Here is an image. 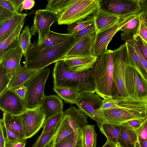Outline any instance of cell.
<instances>
[{
	"label": "cell",
	"mask_w": 147,
	"mask_h": 147,
	"mask_svg": "<svg viewBox=\"0 0 147 147\" xmlns=\"http://www.w3.org/2000/svg\"><path fill=\"white\" fill-rule=\"evenodd\" d=\"M95 35L94 33L87 35L75 42L62 59L70 57L93 56L92 48Z\"/></svg>",
	"instance_id": "cell-16"
},
{
	"label": "cell",
	"mask_w": 147,
	"mask_h": 147,
	"mask_svg": "<svg viewBox=\"0 0 147 147\" xmlns=\"http://www.w3.org/2000/svg\"><path fill=\"white\" fill-rule=\"evenodd\" d=\"M39 71L29 69L20 64L12 76L8 89H11L16 86L24 84Z\"/></svg>",
	"instance_id": "cell-24"
},
{
	"label": "cell",
	"mask_w": 147,
	"mask_h": 147,
	"mask_svg": "<svg viewBox=\"0 0 147 147\" xmlns=\"http://www.w3.org/2000/svg\"><path fill=\"white\" fill-rule=\"evenodd\" d=\"M140 13L122 16L116 22L96 34L92 48L93 56L98 58L106 52L108 45L114 35L125 24Z\"/></svg>",
	"instance_id": "cell-7"
},
{
	"label": "cell",
	"mask_w": 147,
	"mask_h": 147,
	"mask_svg": "<svg viewBox=\"0 0 147 147\" xmlns=\"http://www.w3.org/2000/svg\"><path fill=\"white\" fill-rule=\"evenodd\" d=\"M140 19L147 28V11H143L140 15Z\"/></svg>",
	"instance_id": "cell-52"
},
{
	"label": "cell",
	"mask_w": 147,
	"mask_h": 147,
	"mask_svg": "<svg viewBox=\"0 0 147 147\" xmlns=\"http://www.w3.org/2000/svg\"><path fill=\"white\" fill-rule=\"evenodd\" d=\"M32 36L30 28L28 25L25 27L20 34L19 44L22 49L24 56L28 49L32 43L31 41Z\"/></svg>",
	"instance_id": "cell-36"
},
{
	"label": "cell",
	"mask_w": 147,
	"mask_h": 147,
	"mask_svg": "<svg viewBox=\"0 0 147 147\" xmlns=\"http://www.w3.org/2000/svg\"><path fill=\"white\" fill-rule=\"evenodd\" d=\"M23 131L26 140L36 134L43 127L46 119L40 107L27 109L21 115Z\"/></svg>",
	"instance_id": "cell-12"
},
{
	"label": "cell",
	"mask_w": 147,
	"mask_h": 147,
	"mask_svg": "<svg viewBox=\"0 0 147 147\" xmlns=\"http://www.w3.org/2000/svg\"><path fill=\"white\" fill-rule=\"evenodd\" d=\"M127 42L134 47L140 59L143 66L147 71V62L142 55L134 40L128 41Z\"/></svg>",
	"instance_id": "cell-48"
},
{
	"label": "cell",
	"mask_w": 147,
	"mask_h": 147,
	"mask_svg": "<svg viewBox=\"0 0 147 147\" xmlns=\"http://www.w3.org/2000/svg\"><path fill=\"white\" fill-rule=\"evenodd\" d=\"M23 55L22 50L19 44L16 47L8 51L0 58V63L2 64L6 69L10 80L20 65Z\"/></svg>",
	"instance_id": "cell-17"
},
{
	"label": "cell",
	"mask_w": 147,
	"mask_h": 147,
	"mask_svg": "<svg viewBox=\"0 0 147 147\" xmlns=\"http://www.w3.org/2000/svg\"><path fill=\"white\" fill-rule=\"evenodd\" d=\"M93 21V13L85 19L68 25L67 28L68 34L72 35L90 25Z\"/></svg>",
	"instance_id": "cell-35"
},
{
	"label": "cell",
	"mask_w": 147,
	"mask_h": 147,
	"mask_svg": "<svg viewBox=\"0 0 147 147\" xmlns=\"http://www.w3.org/2000/svg\"><path fill=\"white\" fill-rule=\"evenodd\" d=\"M101 7L111 13L123 16L142 11L140 0H106L102 1Z\"/></svg>",
	"instance_id": "cell-13"
},
{
	"label": "cell",
	"mask_w": 147,
	"mask_h": 147,
	"mask_svg": "<svg viewBox=\"0 0 147 147\" xmlns=\"http://www.w3.org/2000/svg\"><path fill=\"white\" fill-rule=\"evenodd\" d=\"M53 90L66 102L73 105L81 95L84 93L82 91L75 88L53 87Z\"/></svg>",
	"instance_id": "cell-28"
},
{
	"label": "cell",
	"mask_w": 147,
	"mask_h": 147,
	"mask_svg": "<svg viewBox=\"0 0 147 147\" xmlns=\"http://www.w3.org/2000/svg\"><path fill=\"white\" fill-rule=\"evenodd\" d=\"M64 113L74 131L75 139L83 138V130L88 124V117L78 108L72 106L65 110Z\"/></svg>",
	"instance_id": "cell-15"
},
{
	"label": "cell",
	"mask_w": 147,
	"mask_h": 147,
	"mask_svg": "<svg viewBox=\"0 0 147 147\" xmlns=\"http://www.w3.org/2000/svg\"><path fill=\"white\" fill-rule=\"evenodd\" d=\"M35 4L34 0H24L19 11H21L24 9H30L33 8Z\"/></svg>",
	"instance_id": "cell-51"
},
{
	"label": "cell",
	"mask_w": 147,
	"mask_h": 147,
	"mask_svg": "<svg viewBox=\"0 0 147 147\" xmlns=\"http://www.w3.org/2000/svg\"><path fill=\"white\" fill-rule=\"evenodd\" d=\"M0 126L2 128L5 140L7 141L10 142H14L24 139L21 138L16 134L5 127L1 124Z\"/></svg>",
	"instance_id": "cell-41"
},
{
	"label": "cell",
	"mask_w": 147,
	"mask_h": 147,
	"mask_svg": "<svg viewBox=\"0 0 147 147\" xmlns=\"http://www.w3.org/2000/svg\"><path fill=\"white\" fill-rule=\"evenodd\" d=\"M116 144L107 140L102 147H114Z\"/></svg>",
	"instance_id": "cell-57"
},
{
	"label": "cell",
	"mask_w": 147,
	"mask_h": 147,
	"mask_svg": "<svg viewBox=\"0 0 147 147\" xmlns=\"http://www.w3.org/2000/svg\"><path fill=\"white\" fill-rule=\"evenodd\" d=\"M138 143L139 147H147V140H138Z\"/></svg>",
	"instance_id": "cell-56"
},
{
	"label": "cell",
	"mask_w": 147,
	"mask_h": 147,
	"mask_svg": "<svg viewBox=\"0 0 147 147\" xmlns=\"http://www.w3.org/2000/svg\"><path fill=\"white\" fill-rule=\"evenodd\" d=\"M75 42L72 37L54 47L42 48L34 41L24 56V66L30 69L40 70L61 60Z\"/></svg>",
	"instance_id": "cell-1"
},
{
	"label": "cell",
	"mask_w": 147,
	"mask_h": 147,
	"mask_svg": "<svg viewBox=\"0 0 147 147\" xmlns=\"http://www.w3.org/2000/svg\"><path fill=\"white\" fill-rule=\"evenodd\" d=\"M27 14L19 13L0 24V42L5 40L12 32Z\"/></svg>",
	"instance_id": "cell-23"
},
{
	"label": "cell",
	"mask_w": 147,
	"mask_h": 147,
	"mask_svg": "<svg viewBox=\"0 0 147 147\" xmlns=\"http://www.w3.org/2000/svg\"><path fill=\"white\" fill-rule=\"evenodd\" d=\"M138 140H147V117L144 121L141 126L136 131Z\"/></svg>",
	"instance_id": "cell-42"
},
{
	"label": "cell",
	"mask_w": 147,
	"mask_h": 147,
	"mask_svg": "<svg viewBox=\"0 0 147 147\" xmlns=\"http://www.w3.org/2000/svg\"><path fill=\"white\" fill-rule=\"evenodd\" d=\"M101 133L104 135L107 140L116 144L119 143L124 147L119 125L106 122L100 124L97 123Z\"/></svg>",
	"instance_id": "cell-25"
},
{
	"label": "cell",
	"mask_w": 147,
	"mask_h": 147,
	"mask_svg": "<svg viewBox=\"0 0 147 147\" xmlns=\"http://www.w3.org/2000/svg\"><path fill=\"white\" fill-rule=\"evenodd\" d=\"M140 15L130 20L120 29L121 39L126 42L134 40L137 38L140 23Z\"/></svg>",
	"instance_id": "cell-26"
},
{
	"label": "cell",
	"mask_w": 147,
	"mask_h": 147,
	"mask_svg": "<svg viewBox=\"0 0 147 147\" xmlns=\"http://www.w3.org/2000/svg\"><path fill=\"white\" fill-rule=\"evenodd\" d=\"M92 71L93 68L76 73L69 70L63 60L59 61L55 63L52 73L54 87L71 88L84 93H96L92 78Z\"/></svg>",
	"instance_id": "cell-4"
},
{
	"label": "cell",
	"mask_w": 147,
	"mask_h": 147,
	"mask_svg": "<svg viewBox=\"0 0 147 147\" xmlns=\"http://www.w3.org/2000/svg\"><path fill=\"white\" fill-rule=\"evenodd\" d=\"M57 128H55L49 131H42L32 147H48L54 139Z\"/></svg>",
	"instance_id": "cell-33"
},
{
	"label": "cell",
	"mask_w": 147,
	"mask_h": 147,
	"mask_svg": "<svg viewBox=\"0 0 147 147\" xmlns=\"http://www.w3.org/2000/svg\"><path fill=\"white\" fill-rule=\"evenodd\" d=\"M135 119L129 120L126 122L130 126L136 131L142 125L145 119Z\"/></svg>",
	"instance_id": "cell-49"
},
{
	"label": "cell",
	"mask_w": 147,
	"mask_h": 147,
	"mask_svg": "<svg viewBox=\"0 0 147 147\" xmlns=\"http://www.w3.org/2000/svg\"><path fill=\"white\" fill-rule=\"evenodd\" d=\"M146 109H147L146 113H147V105H146Z\"/></svg>",
	"instance_id": "cell-61"
},
{
	"label": "cell",
	"mask_w": 147,
	"mask_h": 147,
	"mask_svg": "<svg viewBox=\"0 0 147 147\" xmlns=\"http://www.w3.org/2000/svg\"><path fill=\"white\" fill-rule=\"evenodd\" d=\"M134 40L142 55L147 62V45L139 36L135 39Z\"/></svg>",
	"instance_id": "cell-43"
},
{
	"label": "cell",
	"mask_w": 147,
	"mask_h": 147,
	"mask_svg": "<svg viewBox=\"0 0 147 147\" xmlns=\"http://www.w3.org/2000/svg\"><path fill=\"white\" fill-rule=\"evenodd\" d=\"M17 11H19L24 0H11Z\"/></svg>",
	"instance_id": "cell-54"
},
{
	"label": "cell",
	"mask_w": 147,
	"mask_h": 147,
	"mask_svg": "<svg viewBox=\"0 0 147 147\" xmlns=\"http://www.w3.org/2000/svg\"><path fill=\"white\" fill-rule=\"evenodd\" d=\"M124 147H136L138 139L136 131L126 122L119 125Z\"/></svg>",
	"instance_id": "cell-27"
},
{
	"label": "cell",
	"mask_w": 147,
	"mask_h": 147,
	"mask_svg": "<svg viewBox=\"0 0 147 147\" xmlns=\"http://www.w3.org/2000/svg\"><path fill=\"white\" fill-rule=\"evenodd\" d=\"M64 113L61 112L51 117L45 119L42 128V132H45L57 128L59 125L64 117Z\"/></svg>",
	"instance_id": "cell-38"
},
{
	"label": "cell",
	"mask_w": 147,
	"mask_h": 147,
	"mask_svg": "<svg viewBox=\"0 0 147 147\" xmlns=\"http://www.w3.org/2000/svg\"><path fill=\"white\" fill-rule=\"evenodd\" d=\"M3 112V117L2 119H0V124L21 138L26 139L21 115H15L5 112Z\"/></svg>",
	"instance_id": "cell-21"
},
{
	"label": "cell",
	"mask_w": 147,
	"mask_h": 147,
	"mask_svg": "<svg viewBox=\"0 0 147 147\" xmlns=\"http://www.w3.org/2000/svg\"><path fill=\"white\" fill-rule=\"evenodd\" d=\"M147 96L133 98H125L121 107L98 110L104 122L119 125L129 120L147 117Z\"/></svg>",
	"instance_id": "cell-3"
},
{
	"label": "cell",
	"mask_w": 147,
	"mask_h": 147,
	"mask_svg": "<svg viewBox=\"0 0 147 147\" xmlns=\"http://www.w3.org/2000/svg\"><path fill=\"white\" fill-rule=\"evenodd\" d=\"M59 15L54 12L46 9L36 10L33 25L30 28L31 34H38L37 43L39 45L43 43L46 36L51 30L52 25L57 21Z\"/></svg>",
	"instance_id": "cell-9"
},
{
	"label": "cell",
	"mask_w": 147,
	"mask_h": 147,
	"mask_svg": "<svg viewBox=\"0 0 147 147\" xmlns=\"http://www.w3.org/2000/svg\"><path fill=\"white\" fill-rule=\"evenodd\" d=\"M10 89H11L15 92L24 101L27 90V88L24 84L16 86Z\"/></svg>",
	"instance_id": "cell-46"
},
{
	"label": "cell",
	"mask_w": 147,
	"mask_h": 147,
	"mask_svg": "<svg viewBox=\"0 0 147 147\" xmlns=\"http://www.w3.org/2000/svg\"><path fill=\"white\" fill-rule=\"evenodd\" d=\"M97 58L94 56H78L66 58L62 60L64 61L69 70L79 73L93 68Z\"/></svg>",
	"instance_id": "cell-18"
},
{
	"label": "cell",
	"mask_w": 147,
	"mask_h": 147,
	"mask_svg": "<svg viewBox=\"0 0 147 147\" xmlns=\"http://www.w3.org/2000/svg\"><path fill=\"white\" fill-rule=\"evenodd\" d=\"M102 0H71L59 16L58 24L69 25L85 19L97 11Z\"/></svg>",
	"instance_id": "cell-5"
},
{
	"label": "cell",
	"mask_w": 147,
	"mask_h": 147,
	"mask_svg": "<svg viewBox=\"0 0 147 147\" xmlns=\"http://www.w3.org/2000/svg\"><path fill=\"white\" fill-rule=\"evenodd\" d=\"M88 92L82 94L76 101V105L88 117L101 124L104 122L98 110L103 101L98 94Z\"/></svg>",
	"instance_id": "cell-11"
},
{
	"label": "cell",
	"mask_w": 147,
	"mask_h": 147,
	"mask_svg": "<svg viewBox=\"0 0 147 147\" xmlns=\"http://www.w3.org/2000/svg\"><path fill=\"white\" fill-rule=\"evenodd\" d=\"M113 51L107 50L98 58L92 74L96 93L103 99L116 96L117 89L113 80Z\"/></svg>",
	"instance_id": "cell-2"
},
{
	"label": "cell",
	"mask_w": 147,
	"mask_h": 147,
	"mask_svg": "<svg viewBox=\"0 0 147 147\" xmlns=\"http://www.w3.org/2000/svg\"><path fill=\"white\" fill-rule=\"evenodd\" d=\"M53 145L54 147H84L83 138L76 139L74 133Z\"/></svg>",
	"instance_id": "cell-34"
},
{
	"label": "cell",
	"mask_w": 147,
	"mask_h": 147,
	"mask_svg": "<svg viewBox=\"0 0 147 147\" xmlns=\"http://www.w3.org/2000/svg\"><path fill=\"white\" fill-rule=\"evenodd\" d=\"M138 36H139L143 42L147 45V28L141 19L140 28L137 38Z\"/></svg>",
	"instance_id": "cell-45"
},
{
	"label": "cell",
	"mask_w": 147,
	"mask_h": 147,
	"mask_svg": "<svg viewBox=\"0 0 147 147\" xmlns=\"http://www.w3.org/2000/svg\"><path fill=\"white\" fill-rule=\"evenodd\" d=\"M63 108L62 100L55 95H45L40 107V110L45 116V119L63 111Z\"/></svg>",
	"instance_id": "cell-20"
},
{
	"label": "cell",
	"mask_w": 147,
	"mask_h": 147,
	"mask_svg": "<svg viewBox=\"0 0 147 147\" xmlns=\"http://www.w3.org/2000/svg\"><path fill=\"white\" fill-rule=\"evenodd\" d=\"M26 140L24 139L14 142H9L5 140V147H25L26 144Z\"/></svg>",
	"instance_id": "cell-50"
},
{
	"label": "cell",
	"mask_w": 147,
	"mask_h": 147,
	"mask_svg": "<svg viewBox=\"0 0 147 147\" xmlns=\"http://www.w3.org/2000/svg\"><path fill=\"white\" fill-rule=\"evenodd\" d=\"M93 15L96 34L116 22L123 16L108 12L101 7Z\"/></svg>",
	"instance_id": "cell-19"
},
{
	"label": "cell",
	"mask_w": 147,
	"mask_h": 147,
	"mask_svg": "<svg viewBox=\"0 0 147 147\" xmlns=\"http://www.w3.org/2000/svg\"><path fill=\"white\" fill-rule=\"evenodd\" d=\"M15 14H16L0 6V24L10 18Z\"/></svg>",
	"instance_id": "cell-44"
},
{
	"label": "cell",
	"mask_w": 147,
	"mask_h": 147,
	"mask_svg": "<svg viewBox=\"0 0 147 147\" xmlns=\"http://www.w3.org/2000/svg\"><path fill=\"white\" fill-rule=\"evenodd\" d=\"M95 125L88 124L83 130V139L84 147H96L97 137Z\"/></svg>",
	"instance_id": "cell-32"
},
{
	"label": "cell",
	"mask_w": 147,
	"mask_h": 147,
	"mask_svg": "<svg viewBox=\"0 0 147 147\" xmlns=\"http://www.w3.org/2000/svg\"><path fill=\"white\" fill-rule=\"evenodd\" d=\"M0 109L3 112L15 115H21L27 110L24 100L9 89L0 95Z\"/></svg>",
	"instance_id": "cell-14"
},
{
	"label": "cell",
	"mask_w": 147,
	"mask_h": 147,
	"mask_svg": "<svg viewBox=\"0 0 147 147\" xmlns=\"http://www.w3.org/2000/svg\"><path fill=\"white\" fill-rule=\"evenodd\" d=\"M24 18L11 34L5 40L0 42V58L10 50L19 45V38L21 31L25 22Z\"/></svg>",
	"instance_id": "cell-22"
},
{
	"label": "cell",
	"mask_w": 147,
	"mask_h": 147,
	"mask_svg": "<svg viewBox=\"0 0 147 147\" xmlns=\"http://www.w3.org/2000/svg\"><path fill=\"white\" fill-rule=\"evenodd\" d=\"M136 147H139L138 142L136 144Z\"/></svg>",
	"instance_id": "cell-59"
},
{
	"label": "cell",
	"mask_w": 147,
	"mask_h": 147,
	"mask_svg": "<svg viewBox=\"0 0 147 147\" xmlns=\"http://www.w3.org/2000/svg\"><path fill=\"white\" fill-rule=\"evenodd\" d=\"M128 55L127 64L135 68L140 73L147 79V71L143 66L134 47L127 42H125Z\"/></svg>",
	"instance_id": "cell-29"
},
{
	"label": "cell",
	"mask_w": 147,
	"mask_h": 147,
	"mask_svg": "<svg viewBox=\"0 0 147 147\" xmlns=\"http://www.w3.org/2000/svg\"><path fill=\"white\" fill-rule=\"evenodd\" d=\"M94 33H96V28L93 21L90 25L72 35L76 42L85 36Z\"/></svg>",
	"instance_id": "cell-40"
},
{
	"label": "cell",
	"mask_w": 147,
	"mask_h": 147,
	"mask_svg": "<svg viewBox=\"0 0 147 147\" xmlns=\"http://www.w3.org/2000/svg\"><path fill=\"white\" fill-rule=\"evenodd\" d=\"M5 140L2 127L0 126V147H5Z\"/></svg>",
	"instance_id": "cell-53"
},
{
	"label": "cell",
	"mask_w": 147,
	"mask_h": 147,
	"mask_svg": "<svg viewBox=\"0 0 147 147\" xmlns=\"http://www.w3.org/2000/svg\"><path fill=\"white\" fill-rule=\"evenodd\" d=\"M74 133L68 121L64 117L56 129L54 139L50 145H54L69 135Z\"/></svg>",
	"instance_id": "cell-31"
},
{
	"label": "cell",
	"mask_w": 147,
	"mask_h": 147,
	"mask_svg": "<svg viewBox=\"0 0 147 147\" xmlns=\"http://www.w3.org/2000/svg\"><path fill=\"white\" fill-rule=\"evenodd\" d=\"M0 6L3 7L14 13H19L16 10L11 0H0Z\"/></svg>",
	"instance_id": "cell-47"
},
{
	"label": "cell",
	"mask_w": 147,
	"mask_h": 147,
	"mask_svg": "<svg viewBox=\"0 0 147 147\" xmlns=\"http://www.w3.org/2000/svg\"><path fill=\"white\" fill-rule=\"evenodd\" d=\"M113 80L117 92L115 96L128 97L125 88V76L128 52L125 43L113 50Z\"/></svg>",
	"instance_id": "cell-8"
},
{
	"label": "cell",
	"mask_w": 147,
	"mask_h": 147,
	"mask_svg": "<svg viewBox=\"0 0 147 147\" xmlns=\"http://www.w3.org/2000/svg\"><path fill=\"white\" fill-rule=\"evenodd\" d=\"M10 81L6 69L0 63V95L8 89Z\"/></svg>",
	"instance_id": "cell-39"
},
{
	"label": "cell",
	"mask_w": 147,
	"mask_h": 147,
	"mask_svg": "<svg viewBox=\"0 0 147 147\" xmlns=\"http://www.w3.org/2000/svg\"><path fill=\"white\" fill-rule=\"evenodd\" d=\"M71 0H49L45 9L54 12L59 15L70 3Z\"/></svg>",
	"instance_id": "cell-37"
},
{
	"label": "cell",
	"mask_w": 147,
	"mask_h": 147,
	"mask_svg": "<svg viewBox=\"0 0 147 147\" xmlns=\"http://www.w3.org/2000/svg\"><path fill=\"white\" fill-rule=\"evenodd\" d=\"M72 37L67 34H61L50 30L46 36L42 44L39 45L42 48L56 46Z\"/></svg>",
	"instance_id": "cell-30"
},
{
	"label": "cell",
	"mask_w": 147,
	"mask_h": 147,
	"mask_svg": "<svg viewBox=\"0 0 147 147\" xmlns=\"http://www.w3.org/2000/svg\"><path fill=\"white\" fill-rule=\"evenodd\" d=\"M48 147H54V146L53 145H50Z\"/></svg>",
	"instance_id": "cell-60"
},
{
	"label": "cell",
	"mask_w": 147,
	"mask_h": 147,
	"mask_svg": "<svg viewBox=\"0 0 147 147\" xmlns=\"http://www.w3.org/2000/svg\"><path fill=\"white\" fill-rule=\"evenodd\" d=\"M125 84L128 97L137 98L147 96V79L135 68L128 65L127 62L125 68Z\"/></svg>",
	"instance_id": "cell-10"
},
{
	"label": "cell",
	"mask_w": 147,
	"mask_h": 147,
	"mask_svg": "<svg viewBox=\"0 0 147 147\" xmlns=\"http://www.w3.org/2000/svg\"><path fill=\"white\" fill-rule=\"evenodd\" d=\"M142 11H147V0H140Z\"/></svg>",
	"instance_id": "cell-55"
},
{
	"label": "cell",
	"mask_w": 147,
	"mask_h": 147,
	"mask_svg": "<svg viewBox=\"0 0 147 147\" xmlns=\"http://www.w3.org/2000/svg\"><path fill=\"white\" fill-rule=\"evenodd\" d=\"M114 147H122L119 143L117 144Z\"/></svg>",
	"instance_id": "cell-58"
},
{
	"label": "cell",
	"mask_w": 147,
	"mask_h": 147,
	"mask_svg": "<svg viewBox=\"0 0 147 147\" xmlns=\"http://www.w3.org/2000/svg\"><path fill=\"white\" fill-rule=\"evenodd\" d=\"M50 72L48 68L41 69L24 84L27 90L24 102L27 109L39 108L41 105L45 96V83Z\"/></svg>",
	"instance_id": "cell-6"
}]
</instances>
